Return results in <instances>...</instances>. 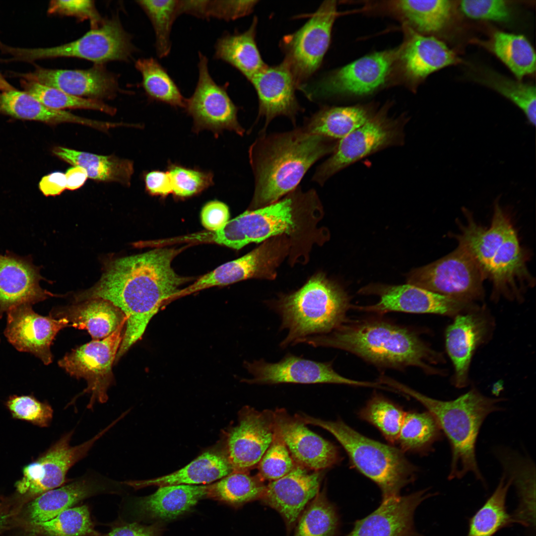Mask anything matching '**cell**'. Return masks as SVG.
Listing matches in <instances>:
<instances>
[{
	"instance_id": "obj_59",
	"label": "cell",
	"mask_w": 536,
	"mask_h": 536,
	"mask_svg": "<svg viewBox=\"0 0 536 536\" xmlns=\"http://www.w3.org/2000/svg\"><path fill=\"white\" fill-rule=\"evenodd\" d=\"M39 187L45 196L60 195L67 189L65 174L57 171L47 175L41 179Z\"/></svg>"
},
{
	"instance_id": "obj_54",
	"label": "cell",
	"mask_w": 536,
	"mask_h": 536,
	"mask_svg": "<svg viewBox=\"0 0 536 536\" xmlns=\"http://www.w3.org/2000/svg\"><path fill=\"white\" fill-rule=\"evenodd\" d=\"M47 12L49 14L73 16L79 20H88L91 28L98 27L104 20L93 0H53L50 2Z\"/></svg>"
},
{
	"instance_id": "obj_32",
	"label": "cell",
	"mask_w": 536,
	"mask_h": 536,
	"mask_svg": "<svg viewBox=\"0 0 536 536\" xmlns=\"http://www.w3.org/2000/svg\"><path fill=\"white\" fill-rule=\"evenodd\" d=\"M495 456L514 484L520 500L514 517L517 522L528 527L534 525L533 505L535 504L536 468L531 458L505 447L495 449Z\"/></svg>"
},
{
	"instance_id": "obj_62",
	"label": "cell",
	"mask_w": 536,
	"mask_h": 536,
	"mask_svg": "<svg viewBox=\"0 0 536 536\" xmlns=\"http://www.w3.org/2000/svg\"><path fill=\"white\" fill-rule=\"evenodd\" d=\"M67 189L73 191L82 187L88 177L86 171L83 168L74 166L68 169L66 174Z\"/></svg>"
},
{
	"instance_id": "obj_28",
	"label": "cell",
	"mask_w": 536,
	"mask_h": 536,
	"mask_svg": "<svg viewBox=\"0 0 536 536\" xmlns=\"http://www.w3.org/2000/svg\"><path fill=\"white\" fill-rule=\"evenodd\" d=\"M250 81L258 94V118L262 117L266 120L262 134H265L269 123L277 116L287 117L295 125L296 116L299 110L294 94L296 83L284 62L276 66H266Z\"/></svg>"
},
{
	"instance_id": "obj_12",
	"label": "cell",
	"mask_w": 536,
	"mask_h": 536,
	"mask_svg": "<svg viewBox=\"0 0 536 536\" xmlns=\"http://www.w3.org/2000/svg\"><path fill=\"white\" fill-rule=\"evenodd\" d=\"M125 325L105 338L92 340L72 350L58 362L71 376L87 382L81 395L90 394L89 409L96 402L108 400L107 391L113 381L112 367L124 336Z\"/></svg>"
},
{
	"instance_id": "obj_3",
	"label": "cell",
	"mask_w": 536,
	"mask_h": 536,
	"mask_svg": "<svg viewBox=\"0 0 536 536\" xmlns=\"http://www.w3.org/2000/svg\"><path fill=\"white\" fill-rule=\"evenodd\" d=\"M338 141L304 127L262 134L249 150L255 182L251 210L274 202L295 189L317 161L333 152Z\"/></svg>"
},
{
	"instance_id": "obj_55",
	"label": "cell",
	"mask_w": 536,
	"mask_h": 536,
	"mask_svg": "<svg viewBox=\"0 0 536 536\" xmlns=\"http://www.w3.org/2000/svg\"><path fill=\"white\" fill-rule=\"evenodd\" d=\"M460 8L468 17L476 19L505 21L510 15L506 2L503 0H464Z\"/></svg>"
},
{
	"instance_id": "obj_36",
	"label": "cell",
	"mask_w": 536,
	"mask_h": 536,
	"mask_svg": "<svg viewBox=\"0 0 536 536\" xmlns=\"http://www.w3.org/2000/svg\"><path fill=\"white\" fill-rule=\"evenodd\" d=\"M257 20L241 33L226 34L215 45L214 58L230 64L248 80L267 66L263 62L255 41Z\"/></svg>"
},
{
	"instance_id": "obj_13",
	"label": "cell",
	"mask_w": 536,
	"mask_h": 536,
	"mask_svg": "<svg viewBox=\"0 0 536 536\" xmlns=\"http://www.w3.org/2000/svg\"><path fill=\"white\" fill-rule=\"evenodd\" d=\"M336 15V1H325L301 28L283 39V62L296 84L308 78L321 65Z\"/></svg>"
},
{
	"instance_id": "obj_31",
	"label": "cell",
	"mask_w": 536,
	"mask_h": 536,
	"mask_svg": "<svg viewBox=\"0 0 536 536\" xmlns=\"http://www.w3.org/2000/svg\"><path fill=\"white\" fill-rule=\"evenodd\" d=\"M0 112L13 117L56 124H79L106 131L110 125L106 122L91 120L61 110L46 107L25 91L12 90L0 93Z\"/></svg>"
},
{
	"instance_id": "obj_61",
	"label": "cell",
	"mask_w": 536,
	"mask_h": 536,
	"mask_svg": "<svg viewBox=\"0 0 536 536\" xmlns=\"http://www.w3.org/2000/svg\"><path fill=\"white\" fill-rule=\"evenodd\" d=\"M207 2L208 0H178L179 14L186 13L206 19Z\"/></svg>"
},
{
	"instance_id": "obj_23",
	"label": "cell",
	"mask_w": 536,
	"mask_h": 536,
	"mask_svg": "<svg viewBox=\"0 0 536 536\" xmlns=\"http://www.w3.org/2000/svg\"><path fill=\"white\" fill-rule=\"evenodd\" d=\"M15 75L75 96L99 101L111 99L120 91L117 77L108 71L103 65L95 64L87 69L37 67L32 72Z\"/></svg>"
},
{
	"instance_id": "obj_11",
	"label": "cell",
	"mask_w": 536,
	"mask_h": 536,
	"mask_svg": "<svg viewBox=\"0 0 536 536\" xmlns=\"http://www.w3.org/2000/svg\"><path fill=\"white\" fill-rule=\"evenodd\" d=\"M484 279L474 260L459 245L442 258L413 269L406 276L407 284L472 303L484 298Z\"/></svg>"
},
{
	"instance_id": "obj_41",
	"label": "cell",
	"mask_w": 536,
	"mask_h": 536,
	"mask_svg": "<svg viewBox=\"0 0 536 536\" xmlns=\"http://www.w3.org/2000/svg\"><path fill=\"white\" fill-rule=\"evenodd\" d=\"M444 434L435 417L428 411L406 412L397 441L401 449L426 454Z\"/></svg>"
},
{
	"instance_id": "obj_50",
	"label": "cell",
	"mask_w": 536,
	"mask_h": 536,
	"mask_svg": "<svg viewBox=\"0 0 536 536\" xmlns=\"http://www.w3.org/2000/svg\"><path fill=\"white\" fill-rule=\"evenodd\" d=\"M483 82L508 99L525 113L529 122L536 125V87L535 86L513 80L496 73H488Z\"/></svg>"
},
{
	"instance_id": "obj_24",
	"label": "cell",
	"mask_w": 536,
	"mask_h": 536,
	"mask_svg": "<svg viewBox=\"0 0 536 536\" xmlns=\"http://www.w3.org/2000/svg\"><path fill=\"white\" fill-rule=\"evenodd\" d=\"M274 427L296 464L313 471L330 468L339 461L337 447L309 430L296 415L283 408L273 411Z\"/></svg>"
},
{
	"instance_id": "obj_45",
	"label": "cell",
	"mask_w": 536,
	"mask_h": 536,
	"mask_svg": "<svg viewBox=\"0 0 536 536\" xmlns=\"http://www.w3.org/2000/svg\"><path fill=\"white\" fill-rule=\"evenodd\" d=\"M293 536H337L339 517L324 489L319 492L298 518Z\"/></svg>"
},
{
	"instance_id": "obj_18",
	"label": "cell",
	"mask_w": 536,
	"mask_h": 536,
	"mask_svg": "<svg viewBox=\"0 0 536 536\" xmlns=\"http://www.w3.org/2000/svg\"><path fill=\"white\" fill-rule=\"evenodd\" d=\"M288 247L287 240L282 237L269 240L245 256L226 263L202 276L189 286L180 290L173 299L247 278H273L276 268Z\"/></svg>"
},
{
	"instance_id": "obj_33",
	"label": "cell",
	"mask_w": 536,
	"mask_h": 536,
	"mask_svg": "<svg viewBox=\"0 0 536 536\" xmlns=\"http://www.w3.org/2000/svg\"><path fill=\"white\" fill-rule=\"evenodd\" d=\"M405 73L413 79H421L460 60L444 43L418 34L412 35L402 54Z\"/></svg>"
},
{
	"instance_id": "obj_19",
	"label": "cell",
	"mask_w": 536,
	"mask_h": 536,
	"mask_svg": "<svg viewBox=\"0 0 536 536\" xmlns=\"http://www.w3.org/2000/svg\"><path fill=\"white\" fill-rule=\"evenodd\" d=\"M245 366L252 378L246 379L249 384L332 383L351 386L381 388L379 383L354 380L339 375L330 362H321L287 354L276 363L262 359L246 362Z\"/></svg>"
},
{
	"instance_id": "obj_10",
	"label": "cell",
	"mask_w": 536,
	"mask_h": 536,
	"mask_svg": "<svg viewBox=\"0 0 536 536\" xmlns=\"http://www.w3.org/2000/svg\"><path fill=\"white\" fill-rule=\"evenodd\" d=\"M405 117H390L382 109L363 125L339 140L332 155L316 169L313 180L323 185L349 165L386 148L404 143Z\"/></svg>"
},
{
	"instance_id": "obj_42",
	"label": "cell",
	"mask_w": 536,
	"mask_h": 536,
	"mask_svg": "<svg viewBox=\"0 0 536 536\" xmlns=\"http://www.w3.org/2000/svg\"><path fill=\"white\" fill-rule=\"evenodd\" d=\"M491 48L518 80L536 70V54L523 35L498 31L494 33Z\"/></svg>"
},
{
	"instance_id": "obj_4",
	"label": "cell",
	"mask_w": 536,
	"mask_h": 536,
	"mask_svg": "<svg viewBox=\"0 0 536 536\" xmlns=\"http://www.w3.org/2000/svg\"><path fill=\"white\" fill-rule=\"evenodd\" d=\"M300 342L345 350L377 366H415L428 374H444L433 367L444 362L442 353L413 331L385 321L346 320L328 334L309 336Z\"/></svg>"
},
{
	"instance_id": "obj_6",
	"label": "cell",
	"mask_w": 536,
	"mask_h": 536,
	"mask_svg": "<svg viewBox=\"0 0 536 536\" xmlns=\"http://www.w3.org/2000/svg\"><path fill=\"white\" fill-rule=\"evenodd\" d=\"M350 307L346 293L322 273L311 277L300 289L280 297L275 309L281 318V329L288 334L280 345L298 343L307 337L328 334L344 322Z\"/></svg>"
},
{
	"instance_id": "obj_46",
	"label": "cell",
	"mask_w": 536,
	"mask_h": 536,
	"mask_svg": "<svg viewBox=\"0 0 536 536\" xmlns=\"http://www.w3.org/2000/svg\"><path fill=\"white\" fill-rule=\"evenodd\" d=\"M20 83L24 91L51 109H90L109 115H114L116 112L115 108L101 101L75 96L60 89L23 79H20Z\"/></svg>"
},
{
	"instance_id": "obj_38",
	"label": "cell",
	"mask_w": 536,
	"mask_h": 536,
	"mask_svg": "<svg viewBox=\"0 0 536 536\" xmlns=\"http://www.w3.org/2000/svg\"><path fill=\"white\" fill-rule=\"evenodd\" d=\"M376 113L366 106L325 107L307 120L309 132L340 140L358 128Z\"/></svg>"
},
{
	"instance_id": "obj_52",
	"label": "cell",
	"mask_w": 536,
	"mask_h": 536,
	"mask_svg": "<svg viewBox=\"0 0 536 536\" xmlns=\"http://www.w3.org/2000/svg\"><path fill=\"white\" fill-rule=\"evenodd\" d=\"M258 465V475L263 480L270 481L283 476L290 472L296 465L275 427L272 442Z\"/></svg>"
},
{
	"instance_id": "obj_26",
	"label": "cell",
	"mask_w": 536,
	"mask_h": 536,
	"mask_svg": "<svg viewBox=\"0 0 536 536\" xmlns=\"http://www.w3.org/2000/svg\"><path fill=\"white\" fill-rule=\"evenodd\" d=\"M308 469L296 464L288 473L266 485L260 500L281 515L289 530L319 492L323 473L321 471L309 472Z\"/></svg>"
},
{
	"instance_id": "obj_34",
	"label": "cell",
	"mask_w": 536,
	"mask_h": 536,
	"mask_svg": "<svg viewBox=\"0 0 536 536\" xmlns=\"http://www.w3.org/2000/svg\"><path fill=\"white\" fill-rule=\"evenodd\" d=\"M208 484L173 485L159 487L139 500L140 510L150 517L169 520L190 511L201 499L208 498Z\"/></svg>"
},
{
	"instance_id": "obj_48",
	"label": "cell",
	"mask_w": 536,
	"mask_h": 536,
	"mask_svg": "<svg viewBox=\"0 0 536 536\" xmlns=\"http://www.w3.org/2000/svg\"><path fill=\"white\" fill-rule=\"evenodd\" d=\"M152 24L155 35V49L159 58L168 56L170 52V35L173 24L179 15L178 0H138Z\"/></svg>"
},
{
	"instance_id": "obj_20",
	"label": "cell",
	"mask_w": 536,
	"mask_h": 536,
	"mask_svg": "<svg viewBox=\"0 0 536 536\" xmlns=\"http://www.w3.org/2000/svg\"><path fill=\"white\" fill-rule=\"evenodd\" d=\"M454 318L445 331V345L454 369L453 385L462 388L469 384L472 358L489 337L493 322L485 307L479 305Z\"/></svg>"
},
{
	"instance_id": "obj_8",
	"label": "cell",
	"mask_w": 536,
	"mask_h": 536,
	"mask_svg": "<svg viewBox=\"0 0 536 536\" xmlns=\"http://www.w3.org/2000/svg\"><path fill=\"white\" fill-rule=\"evenodd\" d=\"M314 190L303 192L297 187L283 199L256 209L247 210L212 232L215 243L240 249L280 235H294L301 231L302 218L320 208Z\"/></svg>"
},
{
	"instance_id": "obj_39",
	"label": "cell",
	"mask_w": 536,
	"mask_h": 536,
	"mask_svg": "<svg viewBox=\"0 0 536 536\" xmlns=\"http://www.w3.org/2000/svg\"><path fill=\"white\" fill-rule=\"evenodd\" d=\"M512 484L511 479L503 473L492 495L469 521L467 536H493L500 529L516 523L507 512L506 498Z\"/></svg>"
},
{
	"instance_id": "obj_56",
	"label": "cell",
	"mask_w": 536,
	"mask_h": 536,
	"mask_svg": "<svg viewBox=\"0 0 536 536\" xmlns=\"http://www.w3.org/2000/svg\"><path fill=\"white\" fill-rule=\"evenodd\" d=\"M257 2V0H208L207 18L234 20L250 13Z\"/></svg>"
},
{
	"instance_id": "obj_44",
	"label": "cell",
	"mask_w": 536,
	"mask_h": 536,
	"mask_svg": "<svg viewBox=\"0 0 536 536\" xmlns=\"http://www.w3.org/2000/svg\"><path fill=\"white\" fill-rule=\"evenodd\" d=\"M135 67L142 76V85L151 99L174 107L185 108L186 99L167 70L152 58L137 60Z\"/></svg>"
},
{
	"instance_id": "obj_5",
	"label": "cell",
	"mask_w": 536,
	"mask_h": 536,
	"mask_svg": "<svg viewBox=\"0 0 536 536\" xmlns=\"http://www.w3.org/2000/svg\"><path fill=\"white\" fill-rule=\"evenodd\" d=\"M380 377L381 384L414 398L435 417L451 449L448 479H461L470 472L485 485L476 458L477 438L487 416L493 412L503 410L499 404L504 399L486 397L476 389L471 388L456 399L439 400L391 378L386 376Z\"/></svg>"
},
{
	"instance_id": "obj_15",
	"label": "cell",
	"mask_w": 536,
	"mask_h": 536,
	"mask_svg": "<svg viewBox=\"0 0 536 536\" xmlns=\"http://www.w3.org/2000/svg\"><path fill=\"white\" fill-rule=\"evenodd\" d=\"M199 59L197 84L184 108L193 119L194 131L207 130L217 135L226 130L242 136L245 130L238 121L237 107L226 88L212 78L207 58L199 52Z\"/></svg>"
},
{
	"instance_id": "obj_53",
	"label": "cell",
	"mask_w": 536,
	"mask_h": 536,
	"mask_svg": "<svg viewBox=\"0 0 536 536\" xmlns=\"http://www.w3.org/2000/svg\"><path fill=\"white\" fill-rule=\"evenodd\" d=\"M12 416L41 427H48L53 414L47 402H41L32 395L10 397L5 403Z\"/></svg>"
},
{
	"instance_id": "obj_27",
	"label": "cell",
	"mask_w": 536,
	"mask_h": 536,
	"mask_svg": "<svg viewBox=\"0 0 536 536\" xmlns=\"http://www.w3.org/2000/svg\"><path fill=\"white\" fill-rule=\"evenodd\" d=\"M423 489L405 496L383 499L366 517L356 521L345 536H420L414 525L417 507L433 495Z\"/></svg>"
},
{
	"instance_id": "obj_49",
	"label": "cell",
	"mask_w": 536,
	"mask_h": 536,
	"mask_svg": "<svg viewBox=\"0 0 536 536\" xmlns=\"http://www.w3.org/2000/svg\"><path fill=\"white\" fill-rule=\"evenodd\" d=\"M33 525L47 536H88L95 533L85 505L69 508L50 520Z\"/></svg>"
},
{
	"instance_id": "obj_58",
	"label": "cell",
	"mask_w": 536,
	"mask_h": 536,
	"mask_svg": "<svg viewBox=\"0 0 536 536\" xmlns=\"http://www.w3.org/2000/svg\"><path fill=\"white\" fill-rule=\"evenodd\" d=\"M145 189L150 195L162 197L172 194V186L167 171L153 170L144 176Z\"/></svg>"
},
{
	"instance_id": "obj_37",
	"label": "cell",
	"mask_w": 536,
	"mask_h": 536,
	"mask_svg": "<svg viewBox=\"0 0 536 536\" xmlns=\"http://www.w3.org/2000/svg\"><path fill=\"white\" fill-rule=\"evenodd\" d=\"M54 154L74 166L81 167L88 177L103 182H116L130 185L134 173L133 162L114 155L104 156L62 146L55 147Z\"/></svg>"
},
{
	"instance_id": "obj_2",
	"label": "cell",
	"mask_w": 536,
	"mask_h": 536,
	"mask_svg": "<svg viewBox=\"0 0 536 536\" xmlns=\"http://www.w3.org/2000/svg\"><path fill=\"white\" fill-rule=\"evenodd\" d=\"M463 211L466 222H459L460 233L452 236L474 260L484 279L491 281L492 299L520 301L526 290L534 285L535 279L508 214L496 200L490 225L486 227L476 223L468 210Z\"/></svg>"
},
{
	"instance_id": "obj_7",
	"label": "cell",
	"mask_w": 536,
	"mask_h": 536,
	"mask_svg": "<svg viewBox=\"0 0 536 536\" xmlns=\"http://www.w3.org/2000/svg\"><path fill=\"white\" fill-rule=\"evenodd\" d=\"M305 424L320 427L332 434L343 448L352 465L379 487L382 500L400 495L415 478L416 468L399 448L363 435L341 419L325 420L296 414Z\"/></svg>"
},
{
	"instance_id": "obj_60",
	"label": "cell",
	"mask_w": 536,
	"mask_h": 536,
	"mask_svg": "<svg viewBox=\"0 0 536 536\" xmlns=\"http://www.w3.org/2000/svg\"><path fill=\"white\" fill-rule=\"evenodd\" d=\"M157 529L154 527H146L136 523L127 524L114 528L102 536H159Z\"/></svg>"
},
{
	"instance_id": "obj_16",
	"label": "cell",
	"mask_w": 536,
	"mask_h": 536,
	"mask_svg": "<svg viewBox=\"0 0 536 536\" xmlns=\"http://www.w3.org/2000/svg\"><path fill=\"white\" fill-rule=\"evenodd\" d=\"M395 56V51H386L363 57L314 84L301 87L311 99L336 95L369 94L384 84Z\"/></svg>"
},
{
	"instance_id": "obj_14",
	"label": "cell",
	"mask_w": 536,
	"mask_h": 536,
	"mask_svg": "<svg viewBox=\"0 0 536 536\" xmlns=\"http://www.w3.org/2000/svg\"><path fill=\"white\" fill-rule=\"evenodd\" d=\"M118 422L114 420L93 438L74 446L70 445L73 430L64 434L44 454L25 466L15 486L20 494L39 495L61 486L69 469L83 458L95 443Z\"/></svg>"
},
{
	"instance_id": "obj_1",
	"label": "cell",
	"mask_w": 536,
	"mask_h": 536,
	"mask_svg": "<svg viewBox=\"0 0 536 536\" xmlns=\"http://www.w3.org/2000/svg\"><path fill=\"white\" fill-rule=\"evenodd\" d=\"M182 249L159 248L115 260L95 286L75 297L77 302L94 298L108 300L125 315L126 326L116 362L141 338L160 307L173 299L187 280L171 266Z\"/></svg>"
},
{
	"instance_id": "obj_25",
	"label": "cell",
	"mask_w": 536,
	"mask_h": 536,
	"mask_svg": "<svg viewBox=\"0 0 536 536\" xmlns=\"http://www.w3.org/2000/svg\"><path fill=\"white\" fill-rule=\"evenodd\" d=\"M40 271L31 256H20L7 251L0 253V319L17 306L32 305L56 296L41 287L43 278Z\"/></svg>"
},
{
	"instance_id": "obj_57",
	"label": "cell",
	"mask_w": 536,
	"mask_h": 536,
	"mask_svg": "<svg viewBox=\"0 0 536 536\" xmlns=\"http://www.w3.org/2000/svg\"><path fill=\"white\" fill-rule=\"evenodd\" d=\"M230 212L228 206L224 202L211 201L205 203L201 212V222L206 229L216 231L229 220Z\"/></svg>"
},
{
	"instance_id": "obj_63",
	"label": "cell",
	"mask_w": 536,
	"mask_h": 536,
	"mask_svg": "<svg viewBox=\"0 0 536 536\" xmlns=\"http://www.w3.org/2000/svg\"><path fill=\"white\" fill-rule=\"evenodd\" d=\"M14 89L15 88L5 79L0 72V93Z\"/></svg>"
},
{
	"instance_id": "obj_47",
	"label": "cell",
	"mask_w": 536,
	"mask_h": 536,
	"mask_svg": "<svg viewBox=\"0 0 536 536\" xmlns=\"http://www.w3.org/2000/svg\"><path fill=\"white\" fill-rule=\"evenodd\" d=\"M405 413L388 399L375 395L361 409L359 415L362 419L377 428L393 444L397 441Z\"/></svg>"
},
{
	"instance_id": "obj_22",
	"label": "cell",
	"mask_w": 536,
	"mask_h": 536,
	"mask_svg": "<svg viewBox=\"0 0 536 536\" xmlns=\"http://www.w3.org/2000/svg\"><path fill=\"white\" fill-rule=\"evenodd\" d=\"M4 335L18 351L31 353L45 365L52 362L50 347L58 333L70 326L66 318L52 314L43 316L36 313L30 304H22L7 313Z\"/></svg>"
},
{
	"instance_id": "obj_30",
	"label": "cell",
	"mask_w": 536,
	"mask_h": 536,
	"mask_svg": "<svg viewBox=\"0 0 536 536\" xmlns=\"http://www.w3.org/2000/svg\"><path fill=\"white\" fill-rule=\"evenodd\" d=\"M55 316L66 318L75 328L86 330L92 340L107 337L126 322L125 315L119 308L100 298L80 302L60 310Z\"/></svg>"
},
{
	"instance_id": "obj_9",
	"label": "cell",
	"mask_w": 536,
	"mask_h": 536,
	"mask_svg": "<svg viewBox=\"0 0 536 536\" xmlns=\"http://www.w3.org/2000/svg\"><path fill=\"white\" fill-rule=\"evenodd\" d=\"M0 49L13 56L12 60L33 61L61 57L77 58L103 65L113 61H128L135 52L131 36L119 18L103 20L80 38L60 46L40 48H21L0 44Z\"/></svg>"
},
{
	"instance_id": "obj_29",
	"label": "cell",
	"mask_w": 536,
	"mask_h": 536,
	"mask_svg": "<svg viewBox=\"0 0 536 536\" xmlns=\"http://www.w3.org/2000/svg\"><path fill=\"white\" fill-rule=\"evenodd\" d=\"M233 471L226 454L208 451L185 467L169 474L150 479L132 480L124 483L134 488L149 486L209 484Z\"/></svg>"
},
{
	"instance_id": "obj_40",
	"label": "cell",
	"mask_w": 536,
	"mask_h": 536,
	"mask_svg": "<svg viewBox=\"0 0 536 536\" xmlns=\"http://www.w3.org/2000/svg\"><path fill=\"white\" fill-rule=\"evenodd\" d=\"M266 485L258 475L233 471L219 481L208 484V498L234 507L261 500Z\"/></svg>"
},
{
	"instance_id": "obj_51",
	"label": "cell",
	"mask_w": 536,
	"mask_h": 536,
	"mask_svg": "<svg viewBox=\"0 0 536 536\" xmlns=\"http://www.w3.org/2000/svg\"><path fill=\"white\" fill-rule=\"evenodd\" d=\"M167 171L171 181L172 194L179 198L196 195L213 184V176L209 171L172 163L169 164Z\"/></svg>"
},
{
	"instance_id": "obj_21",
	"label": "cell",
	"mask_w": 536,
	"mask_h": 536,
	"mask_svg": "<svg viewBox=\"0 0 536 536\" xmlns=\"http://www.w3.org/2000/svg\"><path fill=\"white\" fill-rule=\"evenodd\" d=\"M274 432L273 411H260L250 406L242 409L238 423L227 439L226 455L233 470L246 472L258 464Z\"/></svg>"
},
{
	"instance_id": "obj_17",
	"label": "cell",
	"mask_w": 536,
	"mask_h": 536,
	"mask_svg": "<svg viewBox=\"0 0 536 536\" xmlns=\"http://www.w3.org/2000/svg\"><path fill=\"white\" fill-rule=\"evenodd\" d=\"M360 291L362 294L377 295L379 300L374 305L354 306V308L379 314L397 311L435 314L454 317L478 305L475 303L457 300L409 284H372L363 287Z\"/></svg>"
},
{
	"instance_id": "obj_35",
	"label": "cell",
	"mask_w": 536,
	"mask_h": 536,
	"mask_svg": "<svg viewBox=\"0 0 536 536\" xmlns=\"http://www.w3.org/2000/svg\"><path fill=\"white\" fill-rule=\"evenodd\" d=\"M100 489L96 480L84 477L46 491L30 503V520L32 524L50 520Z\"/></svg>"
},
{
	"instance_id": "obj_43",
	"label": "cell",
	"mask_w": 536,
	"mask_h": 536,
	"mask_svg": "<svg viewBox=\"0 0 536 536\" xmlns=\"http://www.w3.org/2000/svg\"><path fill=\"white\" fill-rule=\"evenodd\" d=\"M396 10L421 32L433 33L442 29L450 19L452 4L448 0L393 1Z\"/></svg>"
},
{
	"instance_id": "obj_64",
	"label": "cell",
	"mask_w": 536,
	"mask_h": 536,
	"mask_svg": "<svg viewBox=\"0 0 536 536\" xmlns=\"http://www.w3.org/2000/svg\"><path fill=\"white\" fill-rule=\"evenodd\" d=\"M9 515L0 512V530L7 523Z\"/></svg>"
}]
</instances>
